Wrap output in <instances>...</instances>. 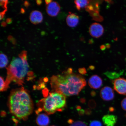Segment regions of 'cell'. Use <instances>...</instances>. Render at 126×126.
<instances>
[{
    "instance_id": "1",
    "label": "cell",
    "mask_w": 126,
    "mask_h": 126,
    "mask_svg": "<svg viewBox=\"0 0 126 126\" xmlns=\"http://www.w3.org/2000/svg\"><path fill=\"white\" fill-rule=\"evenodd\" d=\"M86 84L84 78L81 75L74 73L71 68L60 74L53 75L50 79L53 91L68 96L78 95Z\"/></svg>"
},
{
    "instance_id": "2",
    "label": "cell",
    "mask_w": 126,
    "mask_h": 126,
    "mask_svg": "<svg viewBox=\"0 0 126 126\" xmlns=\"http://www.w3.org/2000/svg\"><path fill=\"white\" fill-rule=\"evenodd\" d=\"M8 105L11 114L19 120L26 121L34 109L32 99L28 91L23 87L12 91Z\"/></svg>"
},
{
    "instance_id": "3",
    "label": "cell",
    "mask_w": 126,
    "mask_h": 126,
    "mask_svg": "<svg viewBox=\"0 0 126 126\" xmlns=\"http://www.w3.org/2000/svg\"><path fill=\"white\" fill-rule=\"evenodd\" d=\"M18 57H14L7 68V77L5 80L8 88L12 82L22 86L28 75L29 66L27 61V52L22 51Z\"/></svg>"
},
{
    "instance_id": "4",
    "label": "cell",
    "mask_w": 126,
    "mask_h": 126,
    "mask_svg": "<svg viewBox=\"0 0 126 126\" xmlns=\"http://www.w3.org/2000/svg\"><path fill=\"white\" fill-rule=\"evenodd\" d=\"M66 96L61 93L53 91L38 103L39 113L43 110L48 115L53 114L57 111H62L65 108Z\"/></svg>"
},
{
    "instance_id": "5",
    "label": "cell",
    "mask_w": 126,
    "mask_h": 126,
    "mask_svg": "<svg viewBox=\"0 0 126 126\" xmlns=\"http://www.w3.org/2000/svg\"><path fill=\"white\" fill-rule=\"evenodd\" d=\"M104 30L103 26L100 24L97 23H93L90 26L89 31L92 37L98 38L103 35Z\"/></svg>"
},
{
    "instance_id": "6",
    "label": "cell",
    "mask_w": 126,
    "mask_h": 126,
    "mask_svg": "<svg viewBox=\"0 0 126 126\" xmlns=\"http://www.w3.org/2000/svg\"><path fill=\"white\" fill-rule=\"evenodd\" d=\"M114 89L118 93L126 94V79L123 78L116 79L113 82Z\"/></svg>"
},
{
    "instance_id": "7",
    "label": "cell",
    "mask_w": 126,
    "mask_h": 126,
    "mask_svg": "<svg viewBox=\"0 0 126 126\" xmlns=\"http://www.w3.org/2000/svg\"><path fill=\"white\" fill-rule=\"evenodd\" d=\"M60 10V6L59 4L56 1H52L47 5L46 8L47 14L52 17H55L57 16Z\"/></svg>"
},
{
    "instance_id": "8",
    "label": "cell",
    "mask_w": 126,
    "mask_h": 126,
    "mask_svg": "<svg viewBox=\"0 0 126 126\" xmlns=\"http://www.w3.org/2000/svg\"><path fill=\"white\" fill-rule=\"evenodd\" d=\"M100 96L104 100L110 101L113 100L114 97V90L111 87L105 86L100 91Z\"/></svg>"
},
{
    "instance_id": "9",
    "label": "cell",
    "mask_w": 126,
    "mask_h": 126,
    "mask_svg": "<svg viewBox=\"0 0 126 126\" xmlns=\"http://www.w3.org/2000/svg\"><path fill=\"white\" fill-rule=\"evenodd\" d=\"M88 83L91 88L97 89L100 88L102 86V79L98 76L94 75L89 78Z\"/></svg>"
},
{
    "instance_id": "10",
    "label": "cell",
    "mask_w": 126,
    "mask_h": 126,
    "mask_svg": "<svg viewBox=\"0 0 126 126\" xmlns=\"http://www.w3.org/2000/svg\"><path fill=\"white\" fill-rule=\"evenodd\" d=\"M29 18L32 23L36 25L43 21V16L41 12L37 10L32 11L30 14Z\"/></svg>"
},
{
    "instance_id": "11",
    "label": "cell",
    "mask_w": 126,
    "mask_h": 126,
    "mask_svg": "<svg viewBox=\"0 0 126 126\" xmlns=\"http://www.w3.org/2000/svg\"><path fill=\"white\" fill-rule=\"evenodd\" d=\"M79 17L74 13H70L67 16L66 21L68 26L71 28H74L78 25L79 22Z\"/></svg>"
},
{
    "instance_id": "12",
    "label": "cell",
    "mask_w": 126,
    "mask_h": 126,
    "mask_svg": "<svg viewBox=\"0 0 126 126\" xmlns=\"http://www.w3.org/2000/svg\"><path fill=\"white\" fill-rule=\"evenodd\" d=\"M117 120V116L112 114L105 115L102 118V121L106 126H114Z\"/></svg>"
},
{
    "instance_id": "13",
    "label": "cell",
    "mask_w": 126,
    "mask_h": 126,
    "mask_svg": "<svg viewBox=\"0 0 126 126\" xmlns=\"http://www.w3.org/2000/svg\"><path fill=\"white\" fill-rule=\"evenodd\" d=\"M36 122L39 126H47L49 123V118L46 114H39L36 118Z\"/></svg>"
},
{
    "instance_id": "14",
    "label": "cell",
    "mask_w": 126,
    "mask_h": 126,
    "mask_svg": "<svg viewBox=\"0 0 126 126\" xmlns=\"http://www.w3.org/2000/svg\"><path fill=\"white\" fill-rule=\"evenodd\" d=\"M90 1L87 0H78L74 1L76 7L79 10L81 9L86 8L90 3Z\"/></svg>"
},
{
    "instance_id": "15",
    "label": "cell",
    "mask_w": 126,
    "mask_h": 126,
    "mask_svg": "<svg viewBox=\"0 0 126 126\" xmlns=\"http://www.w3.org/2000/svg\"><path fill=\"white\" fill-rule=\"evenodd\" d=\"M0 67L1 68H4L7 66L8 63V60L7 56L3 53L0 54Z\"/></svg>"
},
{
    "instance_id": "16",
    "label": "cell",
    "mask_w": 126,
    "mask_h": 126,
    "mask_svg": "<svg viewBox=\"0 0 126 126\" xmlns=\"http://www.w3.org/2000/svg\"><path fill=\"white\" fill-rule=\"evenodd\" d=\"M70 125L69 126H87L84 122L80 121H77L74 122L73 120L70 119L68 121Z\"/></svg>"
},
{
    "instance_id": "17",
    "label": "cell",
    "mask_w": 126,
    "mask_h": 126,
    "mask_svg": "<svg viewBox=\"0 0 126 126\" xmlns=\"http://www.w3.org/2000/svg\"><path fill=\"white\" fill-rule=\"evenodd\" d=\"M0 91L1 92H3L7 90L8 88L6 84L5 81L2 77H0Z\"/></svg>"
},
{
    "instance_id": "18",
    "label": "cell",
    "mask_w": 126,
    "mask_h": 126,
    "mask_svg": "<svg viewBox=\"0 0 126 126\" xmlns=\"http://www.w3.org/2000/svg\"><path fill=\"white\" fill-rule=\"evenodd\" d=\"M90 126H102L101 123L99 121H94L91 122Z\"/></svg>"
},
{
    "instance_id": "19",
    "label": "cell",
    "mask_w": 126,
    "mask_h": 126,
    "mask_svg": "<svg viewBox=\"0 0 126 126\" xmlns=\"http://www.w3.org/2000/svg\"><path fill=\"white\" fill-rule=\"evenodd\" d=\"M121 105L123 110L126 111V97L122 101Z\"/></svg>"
},
{
    "instance_id": "20",
    "label": "cell",
    "mask_w": 126,
    "mask_h": 126,
    "mask_svg": "<svg viewBox=\"0 0 126 126\" xmlns=\"http://www.w3.org/2000/svg\"><path fill=\"white\" fill-rule=\"evenodd\" d=\"M8 1L7 0H0V4L1 7L7 9Z\"/></svg>"
},
{
    "instance_id": "21",
    "label": "cell",
    "mask_w": 126,
    "mask_h": 126,
    "mask_svg": "<svg viewBox=\"0 0 126 126\" xmlns=\"http://www.w3.org/2000/svg\"><path fill=\"white\" fill-rule=\"evenodd\" d=\"M7 9H5L4 11L2 12H1L0 13V19L1 20L2 19V18L4 17V14H5V13L7 11Z\"/></svg>"
},
{
    "instance_id": "22",
    "label": "cell",
    "mask_w": 126,
    "mask_h": 126,
    "mask_svg": "<svg viewBox=\"0 0 126 126\" xmlns=\"http://www.w3.org/2000/svg\"><path fill=\"white\" fill-rule=\"evenodd\" d=\"M79 71L80 73L82 74H84L85 73V72L86 73V70L84 68H80Z\"/></svg>"
},
{
    "instance_id": "23",
    "label": "cell",
    "mask_w": 126,
    "mask_h": 126,
    "mask_svg": "<svg viewBox=\"0 0 126 126\" xmlns=\"http://www.w3.org/2000/svg\"><path fill=\"white\" fill-rule=\"evenodd\" d=\"M36 1V3L37 5H40L42 4V0H37Z\"/></svg>"
},
{
    "instance_id": "24",
    "label": "cell",
    "mask_w": 126,
    "mask_h": 126,
    "mask_svg": "<svg viewBox=\"0 0 126 126\" xmlns=\"http://www.w3.org/2000/svg\"><path fill=\"white\" fill-rule=\"evenodd\" d=\"M52 1L51 0H45V2L46 4L47 5H48L49 4V3L51 2Z\"/></svg>"
},
{
    "instance_id": "25",
    "label": "cell",
    "mask_w": 126,
    "mask_h": 126,
    "mask_svg": "<svg viewBox=\"0 0 126 126\" xmlns=\"http://www.w3.org/2000/svg\"><path fill=\"white\" fill-rule=\"evenodd\" d=\"M105 46H104V45H102V46L101 47V49H103H103H104L105 48Z\"/></svg>"
},
{
    "instance_id": "26",
    "label": "cell",
    "mask_w": 126,
    "mask_h": 126,
    "mask_svg": "<svg viewBox=\"0 0 126 126\" xmlns=\"http://www.w3.org/2000/svg\"></svg>"
}]
</instances>
